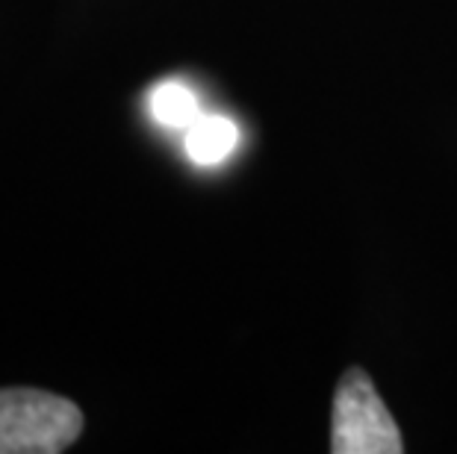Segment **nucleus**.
I'll list each match as a JSON object with an SVG mask.
<instances>
[{
    "mask_svg": "<svg viewBox=\"0 0 457 454\" xmlns=\"http://www.w3.org/2000/svg\"><path fill=\"white\" fill-rule=\"evenodd\" d=\"M83 413L45 390H0V454H60L80 437Z\"/></svg>",
    "mask_w": 457,
    "mask_h": 454,
    "instance_id": "obj_1",
    "label": "nucleus"
},
{
    "mask_svg": "<svg viewBox=\"0 0 457 454\" xmlns=\"http://www.w3.org/2000/svg\"><path fill=\"white\" fill-rule=\"evenodd\" d=\"M239 144V128L225 115H198L187 128V153L198 166H216Z\"/></svg>",
    "mask_w": 457,
    "mask_h": 454,
    "instance_id": "obj_3",
    "label": "nucleus"
},
{
    "mask_svg": "<svg viewBox=\"0 0 457 454\" xmlns=\"http://www.w3.org/2000/svg\"><path fill=\"white\" fill-rule=\"evenodd\" d=\"M334 454H402V431L363 369H348L334 395Z\"/></svg>",
    "mask_w": 457,
    "mask_h": 454,
    "instance_id": "obj_2",
    "label": "nucleus"
},
{
    "mask_svg": "<svg viewBox=\"0 0 457 454\" xmlns=\"http://www.w3.org/2000/svg\"><path fill=\"white\" fill-rule=\"evenodd\" d=\"M148 106H151L154 121H160L162 128H169V130H187L201 115L198 95L178 80H165L160 86H154Z\"/></svg>",
    "mask_w": 457,
    "mask_h": 454,
    "instance_id": "obj_4",
    "label": "nucleus"
}]
</instances>
